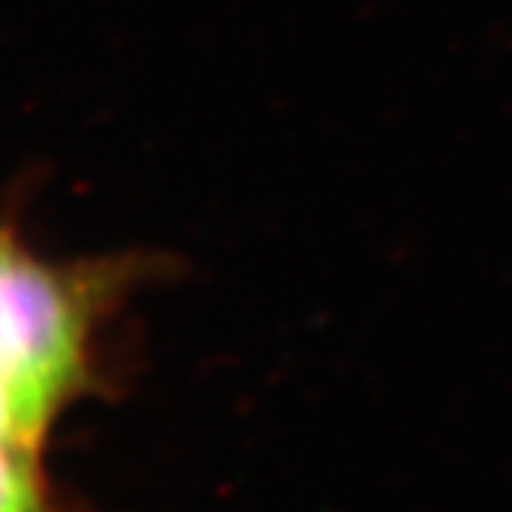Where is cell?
Returning <instances> with one entry per match:
<instances>
[{
  "label": "cell",
  "instance_id": "obj_1",
  "mask_svg": "<svg viewBox=\"0 0 512 512\" xmlns=\"http://www.w3.org/2000/svg\"><path fill=\"white\" fill-rule=\"evenodd\" d=\"M137 274L57 271L0 239V365L60 410L92 379L94 328Z\"/></svg>",
  "mask_w": 512,
  "mask_h": 512
},
{
  "label": "cell",
  "instance_id": "obj_2",
  "mask_svg": "<svg viewBox=\"0 0 512 512\" xmlns=\"http://www.w3.org/2000/svg\"><path fill=\"white\" fill-rule=\"evenodd\" d=\"M55 416V404L0 365V447L37 450Z\"/></svg>",
  "mask_w": 512,
  "mask_h": 512
}]
</instances>
